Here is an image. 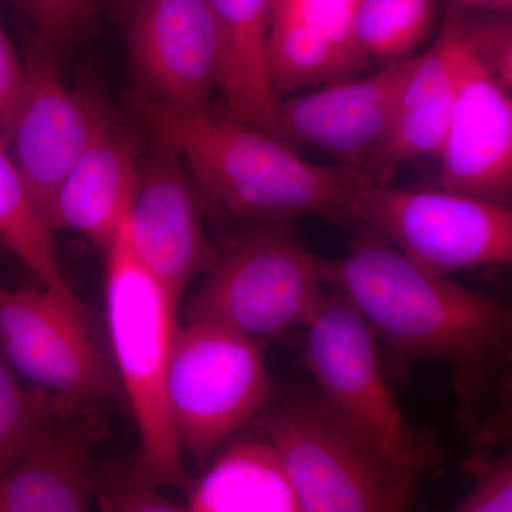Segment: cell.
<instances>
[{"mask_svg": "<svg viewBox=\"0 0 512 512\" xmlns=\"http://www.w3.org/2000/svg\"><path fill=\"white\" fill-rule=\"evenodd\" d=\"M93 419L53 427L18 463L0 473V512H90Z\"/></svg>", "mask_w": 512, "mask_h": 512, "instance_id": "cell-16", "label": "cell"}, {"mask_svg": "<svg viewBox=\"0 0 512 512\" xmlns=\"http://www.w3.org/2000/svg\"><path fill=\"white\" fill-rule=\"evenodd\" d=\"M355 228L345 258H318L323 284L342 293L383 340L396 375L420 360L453 367L458 423L483 441L511 369L510 306L423 271L372 229Z\"/></svg>", "mask_w": 512, "mask_h": 512, "instance_id": "cell-1", "label": "cell"}, {"mask_svg": "<svg viewBox=\"0 0 512 512\" xmlns=\"http://www.w3.org/2000/svg\"><path fill=\"white\" fill-rule=\"evenodd\" d=\"M410 66L412 57L386 64L366 79L343 80L319 92L279 99V138L291 147H318L338 164L360 170L396 113Z\"/></svg>", "mask_w": 512, "mask_h": 512, "instance_id": "cell-13", "label": "cell"}, {"mask_svg": "<svg viewBox=\"0 0 512 512\" xmlns=\"http://www.w3.org/2000/svg\"><path fill=\"white\" fill-rule=\"evenodd\" d=\"M282 225L252 232L218 252L185 308V322L214 323L254 339L305 325L325 292L318 256Z\"/></svg>", "mask_w": 512, "mask_h": 512, "instance_id": "cell-7", "label": "cell"}, {"mask_svg": "<svg viewBox=\"0 0 512 512\" xmlns=\"http://www.w3.org/2000/svg\"><path fill=\"white\" fill-rule=\"evenodd\" d=\"M434 18V0H359L352 36L367 63H396L412 57Z\"/></svg>", "mask_w": 512, "mask_h": 512, "instance_id": "cell-22", "label": "cell"}, {"mask_svg": "<svg viewBox=\"0 0 512 512\" xmlns=\"http://www.w3.org/2000/svg\"><path fill=\"white\" fill-rule=\"evenodd\" d=\"M53 53L55 49L33 30L25 33V90L8 138L42 221L66 175L110 127L96 97L73 92L60 82Z\"/></svg>", "mask_w": 512, "mask_h": 512, "instance_id": "cell-10", "label": "cell"}, {"mask_svg": "<svg viewBox=\"0 0 512 512\" xmlns=\"http://www.w3.org/2000/svg\"><path fill=\"white\" fill-rule=\"evenodd\" d=\"M440 190L511 207L512 101L473 57L439 153Z\"/></svg>", "mask_w": 512, "mask_h": 512, "instance_id": "cell-14", "label": "cell"}, {"mask_svg": "<svg viewBox=\"0 0 512 512\" xmlns=\"http://www.w3.org/2000/svg\"><path fill=\"white\" fill-rule=\"evenodd\" d=\"M464 39L471 56L491 77L511 92L512 30L504 16L483 18L477 10L464 8Z\"/></svg>", "mask_w": 512, "mask_h": 512, "instance_id": "cell-24", "label": "cell"}, {"mask_svg": "<svg viewBox=\"0 0 512 512\" xmlns=\"http://www.w3.org/2000/svg\"><path fill=\"white\" fill-rule=\"evenodd\" d=\"M0 349L13 370L55 397L66 419L116 394L117 375L89 322L45 289L0 288Z\"/></svg>", "mask_w": 512, "mask_h": 512, "instance_id": "cell-9", "label": "cell"}, {"mask_svg": "<svg viewBox=\"0 0 512 512\" xmlns=\"http://www.w3.org/2000/svg\"><path fill=\"white\" fill-rule=\"evenodd\" d=\"M466 468L474 485L470 493L451 512H512L511 451L490 458L476 454Z\"/></svg>", "mask_w": 512, "mask_h": 512, "instance_id": "cell-26", "label": "cell"}, {"mask_svg": "<svg viewBox=\"0 0 512 512\" xmlns=\"http://www.w3.org/2000/svg\"><path fill=\"white\" fill-rule=\"evenodd\" d=\"M148 147L128 212V242L141 265L180 302L192 279L210 271L218 251L205 231L200 188L183 158L154 134Z\"/></svg>", "mask_w": 512, "mask_h": 512, "instance_id": "cell-11", "label": "cell"}, {"mask_svg": "<svg viewBox=\"0 0 512 512\" xmlns=\"http://www.w3.org/2000/svg\"><path fill=\"white\" fill-rule=\"evenodd\" d=\"M451 2L477 12L491 13H507L512 6V0H451Z\"/></svg>", "mask_w": 512, "mask_h": 512, "instance_id": "cell-29", "label": "cell"}, {"mask_svg": "<svg viewBox=\"0 0 512 512\" xmlns=\"http://www.w3.org/2000/svg\"><path fill=\"white\" fill-rule=\"evenodd\" d=\"M127 46L137 93L174 110H210L222 76L210 0H138Z\"/></svg>", "mask_w": 512, "mask_h": 512, "instance_id": "cell-12", "label": "cell"}, {"mask_svg": "<svg viewBox=\"0 0 512 512\" xmlns=\"http://www.w3.org/2000/svg\"><path fill=\"white\" fill-rule=\"evenodd\" d=\"M457 89L458 86L434 99L394 113L383 136L360 168L370 183L375 187H392L394 174L403 164L426 154L439 156L450 126Z\"/></svg>", "mask_w": 512, "mask_h": 512, "instance_id": "cell-21", "label": "cell"}, {"mask_svg": "<svg viewBox=\"0 0 512 512\" xmlns=\"http://www.w3.org/2000/svg\"><path fill=\"white\" fill-rule=\"evenodd\" d=\"M104 512H190L160 493V487L137 466L114 468L104 476L100 488Z\"/></svg>", "mask_w": 512, "mask_h": 512, "instance_id": "cell-27", "label": "cell"}, {"mask_svg": "<svg viewBox=\"0 0 512 512\" xmlns=\"http://www.w3.org/2000/svg\"><path fill=\"white\" fill-rule=\"evenodd\" d=\"M127 107L173 146L208 198L241 217L291 224L309 215L355 227L373 185L356 168L309 163L285 141L211 109L174 110L137 92Z\"/></svg>", "mask_w": 512, "mask_h": 512, "instance_id": "cell-2", "label": "cell"}, {"mask_svg": "<svg viewBox=\"0 0 512 512\" xmlns=\"http://www.w3.org/2000/svg\"><path fill=\"white\" fill-rule=\"evenodd\" d=\"M188 493L190 512H305L268 439L229 446Z\"/></svg>", "mask_w": 512, "mask_h": 512, "instance_id": "cell-18", "label": "cell"}, {"mask_svg": "<svg viewBox=\"0 0 512 512\" xmlns=\"http://www.w3.org/2000/svg\"><path fill=\"white\" fill-rule=\"evenodd\" d=\"M262 424L303 511L407 512L417 474L377 453L318 393L271 399Z\"/></svg>", "mask_w": 512, "mask_h": 512, "instance_id": "cell-4", "label": "cell"}, {"mask_svg": "<svg viewBox=\"0 0 512 512\" xmlns=\"http://www.w3.org/2000/svg\"><path fill=\"white\" fill-rule=\"evenodd\" d=\"M28 18L33 32L57 49L79 35L93 15L94 0H8Z\"/></svg>", "mask_w": 512, "mask_h": 512, "instance_id": "cell-25", "label": "cell"}, {"mask_svg": "<svg viewBox=\"0 0 512 512\" xmlns=\"http://www.w3.org/2000/svg\"><path fill=\"white\" fill-rule=\"evenodd\" d=\"M137 183L134 148L110 126L66 175L43 222L50 232H79L106 251L127 220Z\"/></svg>", "mask_w": 512, "mask_h": 512, "instance_id": "cell-15", "label": "cell"}, {"mask_svg": "<svg viewBox=\"0 0 512 512\" xmlns=\"http://www.w3.org/2000/svg\"><path fill=\"white\" fill-rule=\"evenodd\" d=\"M274 396L264 343L191 320L178 323L167 376L171 423L183 454L202 460Z\"/></svg>", "mask_w": 512, "mask_h": 512, "instance_id": "cell-6", "label": "cell"}, {"mask_svg": "<svg viewBox=\"0 0 512 512\" xmlns=\"http://www.w3.org/2000/svg\"><path fill=\"white\" fill-rule=\"evenodd\" d=\"M303 365L330 412L387 460L419 474L439 466L434 437L406 420L393 399L372 330L336 289L323 292L305 323Z\"/></svg>", "mask_w": 512, "mask_h": 512, "instance_id": "cell-5", "label": "cell"}, {"mask_svg": "<svg viewBox=\"0 0 512 512\" xmlns=\"http://www.w3.org/2000/svg\"><path fill=\"white\" fill-rule=\"evenodd\" d=\"M25 67L0 22V133L8 140L25 90Z\"/></svg>", "mask_w": 512, "mask_h": 512, "instance_id": "cell-28", "label": "cell"}, {"mask_svg": "<svg viewBox=\"0 0 512 512\" xmlns=\"http://www.w3.org/2000/svg\"><path fill=\"white\" fill-rule=\"evenodd\" d=\"M272 89L291 93L305 87L348 80L367 66L362 57L299 20L271 16L266 46Z\"/></svg>", "mask_w": 512, "mask_h": 512, "instance_id": "cell-20", "label": "cell"}, {"mask_svg": "<svg viewBox=\"0 0 512 512\" xmlns=\"http://www.w3.org/2000/svg\"><path fill=\"white\" fill-rule=\"evenodd\" d=\"M66 417L45 390L26 389L0 353V473L43 440Z\"/></svg>", "mask_w": 512, "mask_h": 512, "instance_id": "cell-23", "label": "cell"}, {"mask_svg": "<svg viewBox=\"0 0 512 512\" xmlns=\"http://www.w3.org/2000/svg\"><path fill=\"white\" fill-rule=\"evenodd\" d=\"M210 3L220 33L224 116L279 138L275 121L279 97L272 89L266 60L272 0Z\"/></svg>", "mask_w": 512, "mask_h": 512, "instance_id": "cell-17", "label": "cell"}, {"mask_svg": "<svg viewBox=\"0 0 512 512\" xmlns=\"http://www.w3.org/2000/svg\"><path fill=\"white\" fill-rule=\"evenodd\" d=\"M137 2L138 0H114V3H116L120 9H126L128 12H131V9L134 8Z\"/></svg>", "mask_w": 512, "mask_h": 512, "instance_id": "cell-30", "label": "cell"}, {"mask_svg": "<svg viewBox=\"0 0 512 512\" xmlns=\"http://www.w3.org/2000/svg\"><path fill=\"white\" fill-rule=\"evenodd\" d=\"M50 234L30 200L15 160L0 140V241L18 256L45 291L89 322L86 306L62 274Z\"/></svg>", "mask_w": 512, "mask_h": 512, "instance_id": "cell-19", "label": "cell"}, {"mask_svg": "<svg viewBox=\"0 0 512 512\" xmlns=\"http://www.w3.org/2000/svg\"><path fill=\"white\" fill-rule=\"evenodd\" d=\"M126 222L106 249V316L117 377L140 436L137 467L158 487L190 491L194 480L185 468L167 402L180 302L138 261Z\"/></svg>", "mask_w": 512, "mask_h": 512, "instance_id": "cell-3", "label": "cell"}, {"mask_svg": "<svg viewBox=\"0 0 512 512\" xmlns=\"http://www.w3.org/2000/svg\"><path fill=\"white\" fill-rule=\"evenodd\" d=\"M356 225L372 229L437 276L512 261L511 207L454 192L372 185Z\"/></svg>", "mask_w": 512, "mask_h": 512, "instance_id": "cell-8", "label": "cell"}]
</instances>
